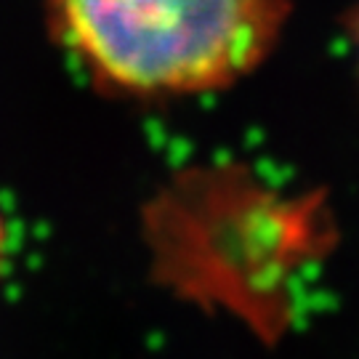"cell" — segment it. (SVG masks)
Here are the masks:
<instances>
[{
    "label": "cell",
    "mask_w": 359,
    "mask_h": 359,
    "mask_svg": "<svg viewBox=\"0 0 359 359\" xmlns=\"http://www.w3.org/2000/svg\"><path fill=\"white\" fill-rule=\"evenodd\" d=\"M6 248H8V224L0 210V271H3V261H6Z\"/></svg>",
    "instance_id": "cell-2"
},
{
    "label": "cell",
    "mask_w": 359,
    "mask_h": 359,
    "mask_svg": "<svg viewBox=\"0 0 359 359\" xmlns=\"http://www.w3.org/2000/svg\"><path fill=\"white\" fill-rule=\"evenodd\" d=\"M48 13L93 86L168 99L253 72L283 35L287 0H48Z\"/></svg>",
    "instance_id": "cell-1"
}]
</instances>
